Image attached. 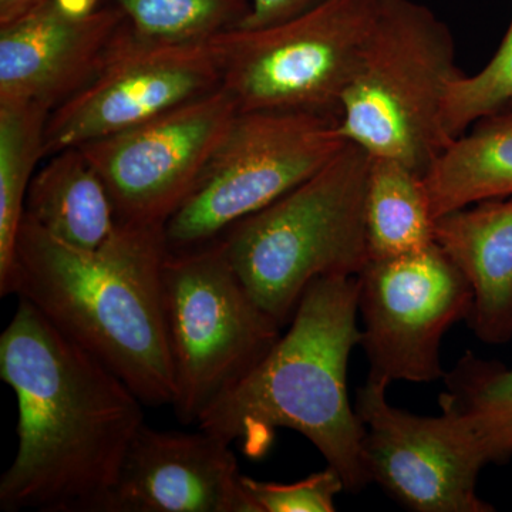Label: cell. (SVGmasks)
<instances>
[{"instance_id": "cell-14", "label": "cell", "mask_w": 512, "mask_h": 512, "mask_svg": "<svg viewBox=\"0 0 512 512\" xmlns=\"http://www.w3.org/2000/svg\"><path fill=\"white\" fill-rule=\"evenodd\" d=\"M124 25L111 2L72 16L43 0L0 26V101L62 106L99 73Z\"/></svg>"}, {"instance_id": "cell-21", "label": "cell", "mask_w": 512, "mask_h": 512, "mask_svg": "<svg viewBox=\"0 0 512 512\" xmlns=\"http://www.w3.org/2000/svg\"><path fill=\"white\" fill-rule=\"evenodd\" d=\"M136 35L161 43H205L241 28L252 0H110Z\"/></svg>"}, {"instance_id": "cell-18", "label": "cell", "mask_w": 512, "mask_h": 512, "mask_svg": "<svg viewBox=\"0 0 512 512\" xmlns=\"http://www.w3.org/2000/svg\"><path fill=\"white\" fill-rule=\"evenodd\" d=\"M365 221L370 259L409 254L436 242L437 220L423 175L393 158L370 160Z\"/></svg>"}, {"instance_id": "cell-4", "label": "cell", "mask_w": 512, "mask_h": 512, "mask_svg": "<svg viewBox=\"0 0 512 512\" xmlns=\"http://www.w3.org/2000/svg\"><path fill=\"white\" fill-rule=\"evenodd\" d=\"M370 160L346 141L318 173L218 238L249 293L282 328L313 281L357 276L369 262Z\"/></svg>"}, {"instance_id": "cell-6", "label": "cell", "mask_w": 512, "mask_h": 512, "mask_svg": "<svg viewBox=\"0 0 512 512\" xmlns=\"http://www.w3.org/2000/svg\"><path fill=\"white\" fill-rule=\"evenodd\" d=\"M163 298L170 406L180 423H198L268 355L284 328L249 293L218 239L167 252Z\"/></svg>"}, {"instance_id": "cell-19", "label": "cell", "mask_w": 512, "mask_h": 512, "mask_svg": "<svg viewBox=\"0 0 512 512\" xmlns=\"http://www.w3.org/2000/svg\"><path fill=\"white\" fill-rule=\"evenodd\" d=\"M440 410L457 421L484 461L512 458V367L467 352L444 376Z\"/></svg>"}, {"instance_id": "cell-12", "label": "cell", "mask_w": 512, "mask_h": 512, "mask_svg": "<svg viewBox=\"0 0 512 512\" xmlns=\"http://www.w3.org/2000/svg\"><path fill=\"white\" fill-rule=\"evenodd\" d=\"M386 384L367 379L356 393L365 427L363 456L370 484L413 512H493L478 495L485 467L456 420L394 407Z\"/></svg>"}, {"instance_id": "cell-13", "label": "cell", "mask_w": 512, "mask_h": 512, "mask_svg": "<svg viewBox=\"0 0 512 512\" xmlns=\"http://www.w3.org/2000/svg\"><path fill=\"white\" fill-rule=\"evenodd\" d=\"M104 512H256L227 441L144 424Z\"/></svg>"}, {"instance_id": "cell-16", "label": "cell", "mask_w": 512, "mask_h": 512, "mask_svg": "<svg viewBox=\"0 0 512 512\" xmlns=\"http://www.w3.org/2000/svg\"><path fill=\"white\" fill-rule=\"evenodd\" d=\"M25 217L57 241L96 251L116 231V208L82 148L47 157L30 184Z\"/></svg>"}, {"instance_id": "cell-25", "label": "cell", "mask_w": 512, "mask_h": 512, "mask_svg": "<svg viewBox=\"0 0 512 512\" xmlns=\"http://www.w3.org/2000/svg\"><path fill=\"white\" fill-rule=\"evenodd\" d=\"M42 2L43 0H0V26L19 19Z\"/></svg>"}, {"instance_id": "cell-26", "label": "cell", "mask_w": 512, "mask_h": 512, "mask_svg": "<svg viewBox=\"0 0 512 512\" xmlns=\"http://www.w3.org/2000/svg\"><path fill=\"white\" fill-rule=\"evenodd\" d=\"M56 5L67 15L84 16L103 5V0H55Z\"/></svg>"}, {"instance_id": "cell-5", "label": "cell", "mask_w": 512, "mask_h": 512, "mask_svg": "<svg viewBox=\"0 0 512 512\" xmlns=\"http://www.w3.org/2000/svg\"><path fill=\"white\" fill-rule=\"evenodd\" d=\"M463 73L453 33L429 6L382 0L340 104V136L370 157L393 158L424 175L451 143L444 103Z\"/></svg>"}, {"instance_id": "cell-2", "label": "cell", "mask_w": 512, "mask_h": 512, "mask_svg": "<svg viewBox=\"0 0 512 512\" xmlns=\"http://www.w3.org/2000/svg\"><path fill=\"white\" fill-rule=\"evenodd\" d=\"M163 225L119 222L96 251L57 241L23 217L8 285L57 330L113 370L144 406L173 402L165 328Z\"/></svg>"}, {"instance_id": "cell-24", "label": "cell", "mask_w": 512, "mask_h": 512, "mask_svg": "<svg viewBox=\"0 0 512 512\" xmlns=\"http://www.w3.org/2000/svg\"><path fill=\"white\" fill-rule=\"evenodd\" d=\"M325 0H252V12L245 29L265 28L295 18ZM239 29V28H238Z\"/></svg>"}, {"instance_id": "cell-20", "label": "cell", "mask_w": 512, "mask_h": 512, "mask_svg": "<svg viewBox=\"0 0 512 512\" xmlns=\"http://www.w3.org/2000/svg\"><path fill=\"white\" fill-rule=\"evenodd\" d=\"M50 113L37 103L0 101V292L12 274L30 184L45 160Z\"/></svg>"}, {"instance_id": "cell-1", "label": "cell", "mask_w": 512, "mask_h": 512, "mask_svg": "<svg viewBox=\"0 0 512 512\" xmlns=\"http://www.w3.org/2000/svg\"><path fill=\"white\" fill-rule=\"evenodd\" d=\"M0 377L15 392L18 453L0 480L6 512H104L144 403L32 303L0 335Z\"/></svg>"}, {"instance_id": "cell-9", "label": "cell", "mask_w": 512, "mask_h": 512, "mask_svg": "<svg viewBox=\"0 0 512 512\" xmlns=\"http://www.w3.org/2000/svg\"><path fill=\"white\" fill-rule=\"evenodd\" d=\"M357 286L367 379L386 386L443 380L444 336L473 309L471 286L447 252L434 242L409 254L369 259Z\"/></svg>"}, {"instance_id": "cell-10", "label": "cell", "mask_w": 512, "mask_h": 512, "mask_svg": "<svg viewBox=\"0 0 512 512\" xmlns=\"http://www.w3.org/2000/svg\"><path fill=\"white\" fill-rule=\"evenodd\" d=\"M239 113L224 86L80 146L128 224L165 225Z\"/></svg>"}, {"instance_id": "cell-17", "label": "cell", "mask_w": 512, "mask_h": 512, "mask_svg": "<svg viewBox=\"0 0 512 512\" xmlns=\"http://www.w3.org/2000/svg\"><path fill=\"white\" fill-rule=\"evenodd\" d=\"M423 178L436 220L478 202L512 197V100L451 140Z\"/></svg>"}, {"instance_id": "cell-3", "label": "cell", "mask_w": 512, "mask_h": 512, "mask_svg": "<svg viewBox=\"0 0 512 512\" xmlns=\"http://www.w3.org/2000/svg\"><path fill=\"white\" fill-rule=\"evenodd\" d=\"M357 319V276L313 281L274 348L202 414L198 427L238 443L251 460L268 454L276 431H296L338 471L346 491L360 493L370 478L365 427L348 390L350 355L362 340Z\"/></svg>"}, {"instance_id": "cell-11", "label": "cell", "mask_w": 512, "mask_h": 512, "mask_svg": "<svg viewBox=\"0 0 512 512\" xmlns=\"http://www.w3.org/2000/svg\"><path fill=\"white\" fill-rule=\"evenodd\" d=\"M220 86L211 42H154L126 22L92 82L50 113L45 158L137 126Z\"/></svg>"}, {"instance_id": "cell-15", "label": "cell", "mask_w": 512, "mask_h": 512, "mask_svg": "<svg viewBox=\"0 0 512 512\" xmlns=\"http://www.w3.org/2000/svg\"><path fill=\"white\" fill-rule=\"evenodd\" d=\"M436 242L473 291L467 322L481 342L512 339V197L478 202L437 220Z\"/></svg>"}, {"instance_id": "cell-8", "label": "cell", "mask_w": 512, "mask_h": 512, "mask_svg": "<svg viewBox=\"0 0 512 512\" xmlns=\"http://www.w3.org/2000/svg\"><path fill=\"white\" fill-rule=\"evenodd\" d=\"M339 119L308 111H239L187 200L165 222L168 251L217 241L329 163Z\"/></svg>"}, {"instance_id": "cell-23", "label": "cell", "mask_w": 512, "mask_h": 512, "mask_svg": "<svg viewBox=\"0 0 512 512\" xmlns=\"http://www.w3.org/2000/svg\"><path fill=\"white\" fill-rule=\"evenodd\" d=\"M242 484L256 512H333L336 497L346 491L343 478L330 466L296 483L259 481L242 474Z\"/></svg>"}, {"instance_id": "cell-7", "label": "cell", "mask_w": 512, "mask_h": 512, "mask_svg": "<svg viewBox=\"0 0 512 512\" xmlns=\"http://www.w3.org/2000/svg\"><path fill=\"white\" fill-rule=\"evenodd\" d=\"M382 0H325L265 28L211 40L239 111H308L339 119Z\"/></svg>"}, {"instance_id": "cell-22", "label": "cell", "mask_w": 512, "mask_h": 512, "mask_svg": "<svg viewBox=\"0 0 512 512\" xmlns=\"http://www.w3.org/2000/svg\"><path fill=\"white\" fill-rule=\"evenodd\" d=\"M512 100V18L490 62L473 76L463 73L451 83L444 103L443 126L451 140L474 121Z\"/></svg>"}]
</instances>
